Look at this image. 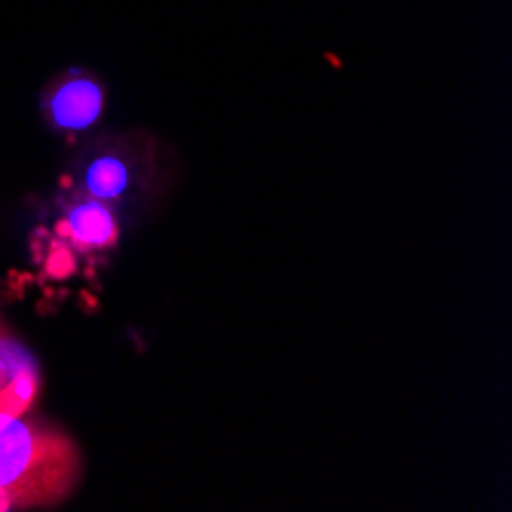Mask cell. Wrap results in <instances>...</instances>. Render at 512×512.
I'll use <instances>...</instances> for the list:
<instances>
[{
    "mask_svg": "<svg viewBox=\"0 0 512 512\" xmlns=\"http://www.w3.org/2000/svg\"><path fill=\"white\" fill-rule=\"evenodd\" d=\"M0 335H4V325H0Z\"/></svg>",
    "mask_w": 512,
    "mask_h": 512,
    "instance_id": "8992f818",
    "label": "cell"
},
{
    "mask_svg": "<svg viewBox=\"0 0 512 512\" xmlns=\"http://www.w3.org/2000/svg\"><path fill=\"white\" fill-rule=\"evenodd\" d=\"M0 512H4V509H0Z\"/></svg>",
    "mask_w": 512,
    "mask_h": 512,
    "instance_id": "52a82bcc",
    "label": "cell"
},
{
    "mask_svg": "<svg viewBox=\"0 0 512 512\" xmlns=\"http://www.w3.org/2000/svg\"><path fill=\"white\" fill-rule=\"evenodd\" d=\"M34 396H37V371L31 356L16 341L0 335V405L25 414Z\"/></svg>",
    "mask_w": 512,
    "mask_h": 512,
    "instance_id": "3957f363",
    "label": "cell"
},
{
    "mask_svg": "<svg viewBox=\"0 0 512 512\" xmlns=\"http://www.w3.org/2000/svg\"><path fill=\"white\" fill-rule=\"evenodd\" d=\"M129 188V166L117 157H99L86 172V194L102 203L117 200Z\"/></svg>",
    "mask_w": 512,
    "mask_h": 512,
    "instance_id": "5b68a950",
    "label": "cell"
},
{
    "mask_svg": "<svg viewBox=\"0 0 512 512\" xmlns=\"http://www.w3.org/2000/svg\"><path fill=\"white\" fill-rule=\"evenodd\" d=\"M77 448L0 405V509L59 503L77 482Z\"/></svg>",
    "mask_w": 512,
    "mask_h": 512,
    "instance_id": "6da1fadb",
    "label": "cell"
},
{
    "mask_svg": "<svg viewBox=\"0 0 512 512\" xmlns=\"http://www.w3.org/2000/svg\"><path fill=\"white\" fill-rule=\"evenodd\" d=\"M43 111L56 129L83 132L105 111V83L83 68H71L46 86Z\"/></svg>",
    "mask_w": 512,
    "mask_h": 512,
    "instance_id": "7a4b0ae2",
    "label": "cell"
},
{
    "mask_svg": "<svg viewBox=\"0 0 512 512\" xmlns=\"http://www.w3.org/2000/svg\"><path fill=\"white\" fill-rule=\"evenodd\" d=\"M68 234L83 249H102V246L114 243L117 224H114L111 209L102 200L89 197V200H80L71 209V215H68Z\"/></svg>",
    "mask_w": 512,
    "mask_h": 512,
    "instance_id": "277c9868",
    "label": "cell"
}]
</instances>
